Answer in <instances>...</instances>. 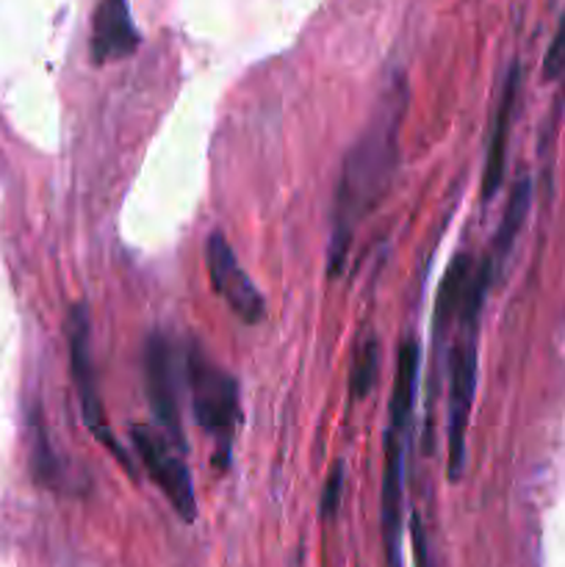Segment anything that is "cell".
Listing matches in <instances>:
<instances>
[{
    "label": "cell",
    "mask_w": 565,
    "mask_h": 567,
    "mask_svg": "<svg viewBox=\"0 0 565 567\" xmlns=\"http://www.w3.org/2000/svg\"><path fill=\"white\" fill-rule=\"evenodd\" d=\"M404 103H408V92L402 83H393L363 136L352 144L343 158L341 181H338L336 203H332L330 247H327V275L330 277L341 275L360 221L382 203L391 188L399 164Z\"/></svg>",
    "instance_id": "1"
},
{
    "label": "cell",
    "mask_w": 565,
    "mask_h": 567,
    "mask_svg": "<svg viewBox=\"0 0 565 567\" xmlns=\"http://www.w3.org/2000/svg\"><path fill=\"white\" fill-rule=\"evenodd\" d=\"M188 388H192V408L199 430L208 432L219 449L214 454V465L227 468L230 460L233 435H236L238 419H242V404H238V385L225 369L205 358L197 347L186 354Z\"/></svg>",
    "instance_id": "2"
},
{
    "label": "cell",
    "mask_w": 565,
    "mask_h": 567,
    "mask_svg": "<svg viewBox=\"0 0 565 567\" xmlns=\"http://www.w3.org/2000/svg\"><path fill=\"white\" fill-rule=\"evenodd\" d=\"M89 310L86 305H75L66 316V343H70V369H72V382H75L78 404H81V419L89 426L97 443L103 449H109L116 457V463L127 471L131 476H136V465H133L131 454L122 449V443L116 441L114 430L109 426V415H105L103 399L97 393V380H94V365H92V341H89Z\"/></svg>",
    "instance_id": "3"
},
{
    "label": "cell",
    "mask_w": 565,
    "mask_h": 567,
    "mask_svg": "<svg viewBox=\"0 0 565 567\" xmlns=\"http://www.w3.org/2000/svg\"><path fill=\"white\" fill-rule=\"evenodd\" d=\"M131 443L150 480L158 485V491L175 507V513L186 524L197 520V496H194L192 474L181 457V446H175L170 437L144 424L131 426Z\"/></svg>",
    "instance_id": "4"
},
{
    "label": "cell",
    "mask_w": 565,
    "mask_h": 567,
    "mask_svg": "<svg viewBox=\"0 0 565 567\" xmlns=\"http://www.w3.org/2000/svg\"><path fill=\"white\" fill-rule=\"evenodd\" d=\"M460 338L449 360V480L458 482L465 471V435H469L471 404L476 391V321H463Z\"/></svg>",
    "instance_id": "5"
},
{
    "label": "cell",
    "mask_w": 565,
    "mask_h": 567,
    "mask_svg": "<svg viewBox=\"0 0 565 567\" xmlns=\"http://www.w3.org/2000/svg\"><path fill=\"white\" fill-rule=\"evenodd\" d=\"M205 269H208L210 288L216 297L227 302V308L244 321V324H260L266 319V302L258 288L253 286L244 266L238 264L236 252L222 233H210L205 244Z\"/></svg>",
    "instance_id": "6"
},
{
    "label": "cell",
    "mask_w": 565,
    "mask_h": 567,
    "mask_svg": "<svg viewBox=\"0 0 565 567\" xmlns=\"http://www.w3.org/2000/svg\"><path fill=\"white\" fill-rule=\"evenodd\" d=\"M144 382H147V399L153 408L155 421L175 446L183 449V424L181 404H177L175 382V354L164 336L147 338L144 347Z\"/></svg>",
    "instance_id": "7"
},
{
    "label": "cell",
    "mask_w": 565,
    "mask_h": 567,
    "mask_svg": "<svg viewBox=\"0 0 565 567\" xmlns=\"http://www.w3.org/2000/svg\"><path fill=\"white\" fill-rule=\"evenodd\" d=\"M138 37L127 0H100L92 20V61L111 64L136 53Z\"/></svg>",
    "instance_id": "8"
},
{
    "label": "cell",
    "mask_w": 565,
    "mask_h": 567,
    "mask_svg": "<svg viewBox=\"0 0 565 567\" xmlns=\"http://www.w3.org/2000/svg\"><path fill=\"white\" fill-rule=\"evenodd\" d=\"M410 430L388 426L386 471H382V543L391 567H399V529H402V457Z\"/></svg>",
    "instance_id": "9"
},
{
    "label": "cell",
    "mask_w": 565,
    "mask_h": 567,
    "mask_svg": "<svg viewBox=\"0 0 565 567\" xmlns=\"http://www.w3.org/2000/svg\"><path fill=\"white\" fill-rule=\"evenodd\" d=\"M515 94H518V66H513L507 81H504L502 103H499L491 144H487L485 169H482V199H485V203H491V199L496 197L499 186H502L504 181V161H507V138H510V125H513Z\"/></svg>",
    "instance_id": "10"
},
{
    "label": "cell",
    "mask_w": 565,
    "mask_h": 567,
    "mask_svg": "<svg viewBox=\"0 0 565 567\" xmlns=\"http://www.w3.org/2000/svg\"><path fill=\"white\" fill-rule=\"evenodd\" d=\"M471 280V260L469 255H458L454 264L449 266L446 277H443V286L438 291V308H435V336L441 338L449 330L452 319H458L460 310H463L465 291H469Z\"/></svg>",
    "instance_id": "11"
},
{
    "label": "cell",
    "mask_w": 565,
    "mask_h": 567,
    "mask_svg": "<svg viewBox=\"0 0 565 567\" xmlns=\"http://www.w3.org/2000/svg\"><path fill=\"white\" fill-rule=\"evenodd\" d=\"M530 181L526 177H521L518 183H515L513 194H510L507 199V208H504V219L502 225H499L496 236H493V252L487 255V258L493 260V266L499 264V260L504 258V255L510 252V247H513L515 236H518L521 225H524L526 219V210H530Z\"/></svg>",
    "instance_id": "12"
},
{
    "label": "cell",
    "mask_w": 565,
    "mask_h": 567,
    "mask_svg": "<svg viewBox=\"0 0 565 567\" xmlns=\"http://www.w3.org/2000/svg\"><path fill=\"white\" fill-rule=\"evenodd\" d=\"M31 471L37 476L39 485L44 487H53V491H70V474H66L64 463H59L55 452L50 449L48 435H44L42 426L33 430V452H31Z\"/></svg>",
    "instance_id": "13"
},
{
    "label": "cell",
    "mask_w": 565,
    "mask_h": 567,
    "mask_svg": "<svg viewBox=\"0 0 565 567\" xmlns=\"http://www.w3.org/2000/svg\"><path fill=\"white\" fill-rule=\"evenodd\" d=\"M377 365H380V349H377V341H369L355 354L352 374H349V393L355 399H363L371 391L377 380Z\"/></svg>",
    "instance_id": "14"
},
{
    "label": "cell",
    "mask_w": 565,
    "mask_h": 567,
    "mask_svg": "<svg viewBox=\"0 0 565 567\" xmlns=\"http://www.w3.org/2000/svg\"><path fill=\"white\" fill-rule=\"evenodd\" d=\"M565 72V17L559 20L557 31H554L552 44L546 50V59H543V78L546 81H554Z\"/></svg>",
    "instance_id": "15"
},
{
    "label": "cell",
    "mask_w": 565,
    "mask_h": 567,
    "mask_svg": "<svg viewBox=\"0 0 565 567\" xmlns=\"http://www.w3.org/2000/svg\"><path fill=\"white\" fill-rule=\"evenodd\" d=\"M341 491H343V463H336L325 482V493H321V515H325V518H332V515L338 513Z\"/></svg>",
    "instance_id": "16"
},
{
    "label": "cell",
    "mask_w": 565,
    "mask_h": 567,
    "mask_svg": "<svg viewBox=\"0 0 565 567\" xmlns=\"http://www.w3.org/2000/svg\"><path fill=\"white\" fill-rule=\"evenodd\" d=\"M413 559H415V567H430V554H427V535H424V526H421L419 515L413 518Z\"/></svg>",
    "instance_id": "17"
}]
</instances>
